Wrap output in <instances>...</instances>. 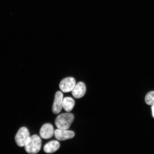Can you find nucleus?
<instances>
[{"label":"nucleus","mask_w":154,"mask_h":154,"mask_svg":"<svg viewBox=\"0 0 154 154\" xmlns=\"http://www.w3.org/2000/svg\"><path fill=\"white\" fill-rule=\"evenodd\" d=\"M54 134L53 125L50 124H44L40 131V135L44 139H49L53 136Z\"/></svg>","instance_id":"0eeeda50"},{"label":"nucleus","mask_w":154,"mask_h":154,"mask_svg":"<svg viewBox=\"0 0 154 154\" xmlns=\"http://www.w3.org/2000/svg\"><path fill=\"white\" fill-rule=\"evenodd\" d=\"M60 147L59 142L53 140L46 144L44 147V151L47 153H52L57 151Z\"/></svg>","instance_id":"1a4fd4ad"},{"label":"nucleus","mask_w":154,"mask_h":154,"mask_svg":"<svg viewBox=\"0 0 154 154\" xmlns=\"http://www.w3.org/2000/svg\"><path fill=\"white\" fill-rule=\"evenodd\" d=\"M54 135L57 140L63 141L72 139L74 137L75 134L72 131L57 129L54 131Z\"/></svg>","instance_id":"39448f33"},{"label":"nucleus","mask_w":154,"mask_h":154,"mask_svg":"<svg viewBox=\"0 0 154 154\" xmlns=\"http://www.w3.org/2000/svg\"><path fill=\"white\" fill-rule=\"evenodd\" d=\"M86 87L84 83L79 82L75 85L72 91L73 96L76 99H79L83 97L86 92Z\"/></svg>","instance_id":"6e6552de"},{"label":"nucleus","mask_w":154,"mask_h":154,"mask_svg":"<svg viewBox=\"0 0 154 154\" xmlns=\"http://www.w3.org/2000/svg\"><path fill=\"white\" fill-rule=\"evenodd\" d=\"M76 85V80L72 77H68L63 79L59 84V88L65 93L72 91Z\"/></svg>","instance_id":"20e7f679"},{"label":"nucleus","mask_w":154,"mask_h":154,"mask_svg":"<svg viewBox=\"0 0 154 154\" xmlns=\"http://www.w3.org/2000/svg\"><path fill=\"white\" fill-rule=\"evenodd\" d=\"M75 105V100L72 97H67L63 99V108L67 112L72 111Z\"/></svg>","instance_id":"9d476101"},{"label":"nucleus","mask_w":154,"mask_h":154,"mask_svg":"<svg viewBox=\"0 0 154 154\" xmlns=\"http://www.w3.org/2000/svg\"><path fill=\"white\" fill-rule=\"evenodd\" d=\"M41 138L37 135L34 134L29 138L24 146L26 152L30 154L37 153L41 149Z\"/></svg>","instance_id":"f03ea898"},{"label":"nucleus","mask_w":154,"mask_h":154,"mask_svg":"<svg viewBox=\"0 0 154 154\" xmlns=\"http://www.w3.org/2000/svg\"><path fill=\"white\" fill-rule=\"evenodd\" d=\"M63 94L60 91H57L55 96L52 107V111L54 114H57L60 112L63 108Z\"/></svg>","instance_id":"423d86ee"},{"label":"nucleus","mask_w":154,"mask_h":154,"mask_svg":"<svg viewBox=\"0 0 154 154\" xmlns=\"http://www.w3.org/2000/svg\"><path fill=\"white\" fill-rule=\"evenodd\" d=\"M29 132L26 127H22L17 132L15 136V140L19 147H24L26 142L30 137Z\"/></svg>","instance_id":"7ed1b4c3"},{"label":"nucleus","mask_w":154,"mask_h":154,"mask_svg":"<svg viewBox=\"0 0 154 154\" xmlns=\"http://www.w3.org/2000/svg\"><path fill=\"white\" fill-rule=\"evenodd\" d=\"M74 119V115L72 113H61L57 117L55 125L58 129L68 130L70 128Z\"/></svg>","instance_id":"f257e3e1"},{"label":"nucleus","mask_w":154,"mask_h":154,"mask_svg":"<svg viewBox=\"0 0 154 154\" xmlns=\"http://www.w3.org/2000/svg\"><path fill=\"white\" fill-rule=\"evenodd\" d=\"M152 116L154 118V105L152 106Z\"/></svg>","instance_id":"f8f14e48"},{"label":"nucleus","mask_w":154,"mask_h":154,"mask_svg":"<svg viewBox=\"0 0 154 154\" xmlns=\"http://www.w3.org/2000/svg\"><path fill=\"white\" fill-rule=\"evenodd\" d=\"M145 101L148 105H154V91L150 92L147 94L146 96Z\"/></svg>","instance_id":"9b49d317"}]
</instances>
